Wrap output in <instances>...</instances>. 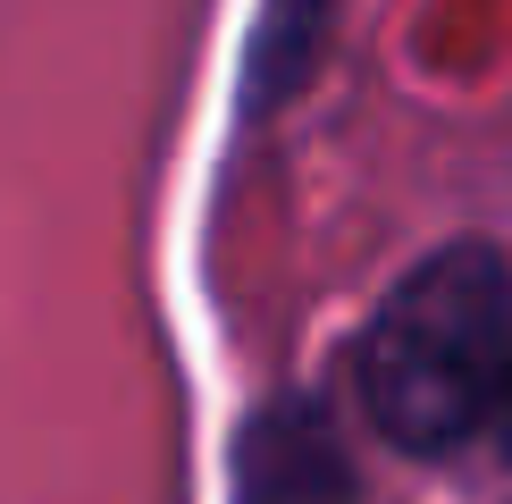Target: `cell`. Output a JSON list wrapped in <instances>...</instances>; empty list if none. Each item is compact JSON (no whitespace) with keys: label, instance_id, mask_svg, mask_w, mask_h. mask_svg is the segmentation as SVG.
Wrapping results in <instances>:
<instances>
[{"label":"cell","instance_id":"cell-1","mask_svg":"<svg viewBox=\"0 0 512 504\" xmlns=\"http://www.w3.org/2000/svg\"><path fill=\"white\" fill-rule=\"evenodd\" d=\"M512 336V261L496 244H445L370 311L353 345L361 420L395 454H454L487 437Z\"/></svg>","mask_w":512,"mask_h":504},{"label":"cell","instance_id":"cell-2","mask_svg":"<svg viewBox=\"0 0 512 504\" xmlns=\"http://www.w3.org/2000/svg\"><path fill=\"white\" fill-rule=\"evenodd\" d=\"M236 504H361L336 412L311 395H269L236 429Z\"/></svg>","mask_w":512,"mask_h":504},{"label":"cell","instance_id":"cell-3","mask_svg":"<svg viewBox=\"0 0 512 504\" xmlns=\"http://www.w3.org/2000/svg\"><path fill=\"white\" fill-rule=\"evenodd\" d=\"M487 437L512 454V336H504V378H496V412H487Z\"/></svg>","mask_w":512,"mask_h":504}]
</instances>
